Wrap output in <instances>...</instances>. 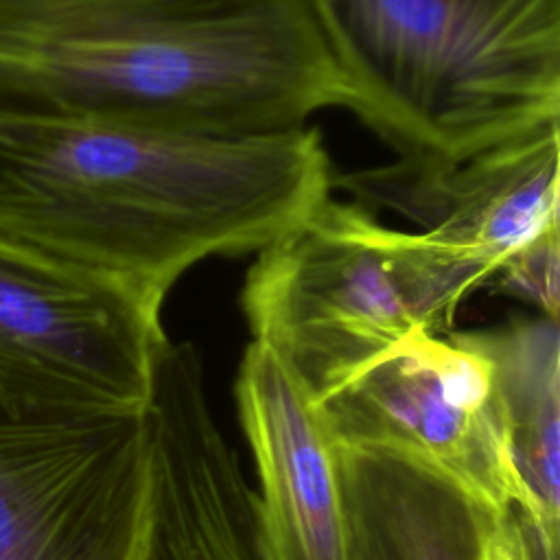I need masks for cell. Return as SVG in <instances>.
Wrapping results in <instances>:
<instances>
[{
	"mask_svg": "<svg viewBox=\"0 0 560 560\" xmlns=\"http://www.w3.org/2000/svg\"><path fill=\"white\" fill-rule=\"evenodd\" d=\"M490 365L512 464L525 494L523 512L558 545L560 525V335L542 313L492 328L457 330Z\"/></svg>",
	"mask_w": 560,
	"mask_h": 560,
	"instance_id": "12",
	"label": "cell"
},
{
	"mask_svg": "<svg viewBox=\"0 0 560 560\" xmlns=\"http://www.w3.org/2000/svg\"><path fill=\"white\" fill-rule=\"evenodd\" d=\"M330 105L295 0H0V116L258 136Z\"/></svg>",
	"mask_w": 560,
	"mask_h": 560,
	"instance_id": "2",
	"label": "cell"
},
{
	"mask_svg": "<svg viewBox=\"0 0 560 560\" xmlns=\"http://www.w3.org/2000/svg\"><path fill=\"white\" fill-rule=\"evenodd\" d=\"M315 129L201 136L0 116V232L162 306L208 256L258 252L332 190Z\"/></svg>",
	"mask_w": 560,
	"mask_h": 560,
	"instance_id": "1",
	"label": "cell"
},
{
	"mask_svg": "<svg viewBox=\"0 0 560 560\" xmlns=\"http://www.w3.org/2000/svg\"><path fill=\"white\" fill-rule=\"evenodd\" d=\"M160 311L0 232V392L77 409H147L168 339Z\"/></svg>",
	"mask_w": 560,
	"mask_h": 560,
	"instance_id": "6",
	"label": "cell"
},
{
	"mask_svg": "<svg viewBox=\"0 0 560 560\" xmlns=\"http://www.w3.org/2000/svg\"><path fill=\"white\" fill-rule=\"evenodd\" d=\"M151 527L144 560H267L256 492L225 440L188 341H166L144 411Z\"/></svg>",
	"mask_w": 560,
	"mask_h": 560,
	"instance_id": "9",
	"label": "cell"
},
{
	"mask_svg": "<svg viewBox=\"0 0 560 560\" xmlns=\"http://www.w3.org/2000/svg\"><path fill=\"white\" fill-rule=\"evenodd\" d=\"M147 409H77L0 392V560H144Z\"/></svg>",
	"mask_w": 560,
	"mask_h": 560,
	"instance_id": "5",
	"label": "cell"
},
{
	"mask_svg": "<svg viewBox=\"0 0 560 560\" xmlns=\"http://www.w3.org/2000/svg\"><path fill=\"white\" fill-rule=\"evenodd\" d=\"M330 186L409 221L470 295L523 247L558 232L560 122L462 160L398 155L332 175Z\"/></svg>",
	"mask_w": 560,
	"mask_h": 560,
	"instance_id": "8",
	"label": "cell"
},
{
	"mask_svg": "<svg viewBox=\"0 0 560 560\" xmlns=\"http://www.w3.org/2000/svg\"><path fill=\"white\" fill-rule=\"evenodd\" d=\"M558 232H551L514 254L490 282L558 319Z\"/></svg>",
	"mask_w": 560,
	"mask_h": 560,
	"instance_id": "13",
	"label": "cell"
},
{
	"mask_svg": "<svg viewBox=\"0 0 560 560\" xmlns=\"http://www.w3.org/2000/svg\"><path fill=\"white\" fill-rule=\"evenodd\" d=\"M267 560H348L337 444L306 383L249 341L234 381Z\"/></svg>",
	"mask_w": 560,
	"mask_h": 560,
	"instance_id": "11",
	"label": "cell"
},
{
	"mask_svg": "<svg viewBox=\"0 0 560 560\" xmlns=\"http://www.w3.org/2000/svg\"><path fill=\"white\" fill-rule=\"evenodd\" d=\"M352 109L398 155L462 160L560 122V0H295Z\"/></svg>",
	"mask_w": 560,
	"mask_h": 560,
	"instance_id": "3",
	"label": "cell"
},
{
	"mask_svg": "<svg viewBox=\"0 0 560 560\" xmlns=\"http://www.w3.org/2000/svg\"><path fill=\"white\" fill-rule=\"evenodd\" d=\"M348 560H558L538 527L409 457L337 444Z\"/></svg>",
	"mask_w": 560,
	"mask_h": 560,
	"instance_id": "10",
	"label": "cell"
},
{
	"mask_svg": "<svg viewBox=\"0 0 560 560\" xmlns=\"http://www.w3.org/2000/svg\"><path fill=\"white\" fill-rule=\"evenodd\" d=\"M335 444L420 462L497 508L525 510L488 361L418 328L317 398Z\"/></svg>",
	"mask_w": 560,
	"mask_h": 560,
	"instance_id": "7",
	"label": "cell"
},
{
	"mask_svg": "<svg viewBox=\"0 0 560 560\" xmlns=\"http://www.w3.org/2000/svg\"><path fill=\"white\" fill-rule=\"evenodd\" d=\"M466 298L418 232L328 195L256 252L241 304L319 398L409 332H444Z\"/></svg>",
	"mask_w": 560,
	"mask_h": 560,
	"instance_id": "4",
	"label": "cell"
}]
</instances>
